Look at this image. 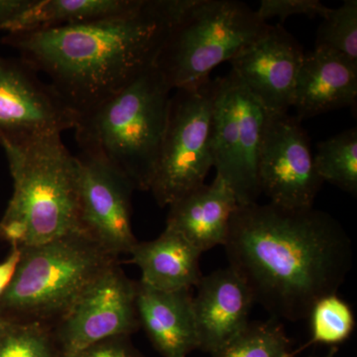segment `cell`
I'll return each mask as SVG.
<instances>
[{"label":"cell","mask_w":357,"mask_h":357,"mask_svg":"<svg viewBox=\"0 0 357 357\" xmlns=\"http://www.w3.org/2000/svg\"><path fill=\"white\" fill-rule=\"evenodd\" d=\"M222 246L255 304L280 321L309 318L318 301L337 294L354 266L347 230L314 206H238Z\"/></svg>","instance_id":"6da1fadb"},{"label":"cell","mask_w":357,"mask_h":357,"mask_svg":"<svg viewBox=\"0 0 357 357\" xmlns=\"http://www.w3.org/2000/svg\"><path fill=\"white\" fill-rule=\"evenodd\" d=\"M191 0H141L121 15L42 31L8 34L2 43L50 77L77 115L121 91L156 65L171 28Z\"/></svg>","instance_id":"7a4b0ae2"},{"label":"cell","mask_w":357,"mask_h":357,"mask_svg":"<svg viewBox=\"0 0 357 357\" xmlns=\"http://www.w3.org/2000/svg\"><path fill=\"white\" fill-rule=\"evenodd\" d=\"M62 134L48 133L2 145L14 192L0 220V238L31 248L82 232L77 156Z\"/></svg>","instance_id":"3957f363"},{"label":"cell","mask_w":357,"mask_h":357,"mask_svg":"<svg viewBox=\"0 0 357 357\" xmlns=\"http://www.w3.org/2000/svg\"><path fill=\"white\" fill-rule=\"evenodd\" d=\"M172 89L156 66L77 115L82 155L107 164L138 191H149L168 121Z\"/></svg>","instance_id":"277c9868"},{"label":"cell","mask_w":357,"mask_h":357,"mask_svg":"<svg viewBox=\"0 0 357 357\" xmlns=\"http://www.w3.org/2000/svg\"><path fill=\"white\" fill-rule=\"evenodd\" d=\"M10 285L0 297V314L9 321L53 328L117 257L83 232L20 248Z\"/></svg>","instance_id":"5b68a950"},{"label":"cell","mask_w":357,"mask_h":357,"mask_svg":"<svg viewBox=\"0 0 357 357\" xmlns=\"http://www.w3.org/2000/svg\"><path fill=\"white\" fill-rule=\"evenodd\" d=\"M244 2L191 0L167 37L156 67L172 91L198 88L269 30Z\"/></svg>","instance_id":"8992f818"},{"label":"cell","mask_w":357,"mask_h":357,"mask_svg":"<svg viewBox=\"0 0 357 357\" xmlns=\"http://www.w3.org/2000/svg\"><path fill=\"white\" fill-rule=\"evenodd\" d=\"M215 79L175 89L149 191L161 208L204 184L213 167L211 151Z\"/></svg>","instance_id":"52a82bcc"},{"label":"cell","mask_w":357,"mask_h":357,"mask_svg":"<svg viewBox=\"0 0 357 357\" xmlns=\"http://www.w3.org/2000/svg\"><path fill=\"white\" fill-rule=\"evenodd\" d=\"M211 151L217 175L229 185L239 206L261 196L258 164L268 114L230 70L215 79Z\"/></svg>","instance_id":"ba28073f"},{"label":"cell","mask_w":357,"mask_h":357,"mask_svg":"<svg viewBox=\"0 0 357 357\" xmlns=\"http://www.w3.org/2000/svg\"><path fill=\"white\" fill-rule=\"evenodd\" d=\"M138 282L130 280L119 263L109 268L52 328L59 357L140 328L136 297Z\"/></svg>","instance_id":"9c48e42d"},{"label":"cell","mask_w":357,"mask_h":357,"mask_svg":"<svg viewBox=\"0 0 357 357\" xmlns=\"http://www.w3.org/2000/svg\"><path fill=\"white\" fill-rule=\"evenodd\" d=\"M258 178L269 203L285 208L314 206L324 181L314 167L309 135L295 116L268 114Z\"/></svg>","instance_id":"30bf717a"},{"label":"cell","mask_w":357,"mask_h":357,"mask_svg":"<svg viewBox=\"0 0 357 357\" xmlns=\"http://www.w3.org/2000/svg\"><path fill=\"white\" fill-rule=\"evenodd\" d=\"M22 59L0 56V146L74 129L77 114Z\"/></svg>","instance_id":"8fae6325"},{"label":"cell","mask_w":357,"mask_h":357,"mask_svg":"<svg viewBox=\"0 0 357 357\" xmlns=\"http://www.w3.org/2000/svg\"><path fill=\"white\" fill-rule=\"evenodd\" d=\"M82 232L119 258L138 243L131 225L132 184L112 167L77 156Z\"/></svg>","instance_id":"7c38bea8"},{"label":"cell","mask_w":357,"mask_h":357,"mask_svg":"<svg viewBox=\"0 0 357 357\" xmlns=\"http://www.w3.org/2000/svg\"><path fill=\"white\" fill-rule=\"evenodd\" d=\"M305 51L281 24L230 61L231 70L268 114H288Z\"/></svg>","instance_id":"4fadbf2b"},{"label":"cell","mask_w":357,"mask_h":357,"mask_svg":"<svg viewBox=\"0 0 357 357\" xmlns=\"http://www.w3.org/2000/svg\"><path fill=\"white\" fill-rule=\"evenodd\" d=\"M192 296V310L199 351L213 354L230 342L249 324L255 300L232 268L202 277Z\"/></svg>","instance_id":"5bb4252c"},{"label":"cell","mask_w":357,"mask_h":357,"mask_svg":"<svg viewBox=\"0 0 357 357\" xmlns=\"http://www.w3.org/2000/svg\"><path fill=\"white\" fill-rule=\"evenodd\" d=\"M356 100L357 64L325 49L305 52L294 93L298 121L354 107Z\"/></svg>","instance_id":"9a60e30c"},{"label":"cell","mask_w":357,"mask_h":357,"mask_svg":"<svg viewBox=\"0 0 357 357\" xmlns=\"http://www.w3.org/2000/svg\"><path fill=\"white\" fill-rule=\"evenodd\" d=\"M138 319L160 356L187 357L199 349L192 290L159 291L137 284Z\"/></svg>","instance_id":"2e32d148"},{"label":"cell","mask_w":357,"mask_h":357,"mask_svg":"<svg viewBox=\"0 0 357 357\" xmlns=\"http://www.w3.org/2000/svg\"><path fill=\"white\" fill-rule=\"evenodd\" d=\"M236 195L220 176L169 206L166 227L185 237L203 255L223 245L232 215L238 206Z\"/></svg>","instance_id":"e0dca14e"},{"label":"cell","mask_w":357,"mask_h":357,"mask_svg":"<svg viewBox=\"0 0 357 357\" xmlns=\"http://www.w3.org/2000/svg\"><path fill=\"white\" fill-rule=\"evenodd\" d=\"M129 255L131 258L126 263L139 268L140 283L156 290H192L203 277L202 253L168 227L154 241H138Z\"/></svg>","instance_id":"ac0fdd59"},{"label":"cell","mask_w":357,"mask_h":357,"mask_svg":"<svg viewBox=\"0 0 357 357\" xmlns=\"http://www.w3.org/2000/svg\"><path fill=\"white\" fill-rule=\"evenodd\" d=\"M141 0H34L7 27L8 34L54 29L121 15L139 6Z\"/></svg>","instance_id":"d6986e66"},{"label":"cell","mask_w":357,"mask_h":357,"mask_svg":"<svg viewBox=\"0 0 357 357\" xmlns=\"http://www.w3.org/2000/svg\"><path fill=\"white\" fill-rule=\"evenodd\" d=\"M314 162L317 173L324 182L356 196L357 128L345 129L319 142Z\"/></svg>","instance_id":"ffe728a7"},{"label":"cell","mask_w":357,"mask_h":357,"mask_svg":"<svg viewBox=\"0 0 357 357\" xmlns=\"http://www.w3.org/2000/svg\"><path fill=\"white\" fill-rule=\"evenodd\" d=\"M290 338L283 324L270 318L249 321L248 326L227 344L211 354V357H294Z\"/></svg>","instance_id":"44dd1931"},{"label":"cell","mask_w":357,"mask_h":357,"mask_svg":"<svg viewBox=\"0 0 357 357\" xmlns=\"http://www.w3.org/2000/svg\"><path fill=\"white\" fill-rule=\"evenodd\" d=\"M0 357H59L52 326L6 319L0 326Z\"/></svg>","instance_id":"7402d4cb"},{"label":"cell","mask_w":357,"mask_h":357,"mask_svg":"<svg viewBox=\"0 0 357 357\" xmlns=\"http://www.w3.org/2000/svg\"><path fill=\"white\" fill-rule=\"evenodd\" d=\"M307 319L311 323L312 337L304 347L314 344L337 347L351 337L356 328L354 311L337 294L318 301Z\"/></svg>","instance_id":"603a6c76"},{"label":"cell","mask_w":357,"mask_h":357,"mask_svg":"<svg viewBox=\"0 0 357 357\" xmlns=\"http://www.w3.org/2000/svg\"><path fill=\"white\" fill-rule=\"evenodd\" d=\"M314 48L337 54L357 64V1L345 0L330 8L317 32Z\"/></svg>","instance_id":"cb8c5ba5"},{"label":"cell","mask_w":357,"mask_h":357,"mask_svg":"<svg viewBox=\"0 0 357 357\" xmlns=\"http://www.w3.org/2000/svg\"><path fill=\"white\" fill-rule=\"evenodd\" d=\"M330 7L319 0H262L256 13L265 22L272 17H278L284 22L289 16L305 15L310 18L326 17Z\"/></svg>","instance_id":"d4e9b609"},{"label":"cell","mask_w":357,"mask_h":357,"mask_svg":"<svg viewBox=\"0 0 357 357\" xmlns=\"http://www.w3.org/2000/svg\"><path fill=\"white\" fill-rule=\"evenodd\" d=\"M70 357H144L134 347L129 337L107 338Z\"/></svg>","instance_id":"484cf974"},{"label":"cell","mask_w":357,"mask_h":357,"mask_svg":"<svg viewBox=\"0 0 357 357\" xmlns=\"http://www.w3.org/2000/svg\"><path fill=\"white\" fill-rule=\"evenodd\" d=\"M34 0H0V30L7 27L17 16L32 6Z\"/></svg>","instance_id":"4316f807"},{"label":"cell","mask_w":357,"mask_h":357,"mask_svg":"<svg viewBox=\"0 0 357 357\" xmlns=\"http://www.w3.org/2000/svg\"><path fill=\"white\" fill-rule=\"evenodd\" d=\"M20 248L13 246L10 255L3 262L0 263V297L3 295L6 289L10 285L18 264H20Z\"/></svg>","instance_id":"83f0119b"},{"label":"cell","mask_w":357,"mask_h":357,"mask_svg":"<svg viewBox=\"0 0 357 357\" xmlns=\"http://www.w3.org/2000/svg\"><path fill=\"white\" fill-rule=\"evenodd\" d=\"M338 351V349L337 347H331L330 351H328V354H326L324 357H335V354H337V352Z\"/></svg>","instance_id":"f1b7e54d"},{"label":"cell","mask_w":357,"mask_h":357,"mask_svg":"<svg viewBox=\"0 0 357 357\" xmlns=\"http://www.w3.org/2000/svg\"><path fill=\"white\" fill-rule=\"evenodd\" d=\"M6 321V319L4 318L3 316H2L1 314H0V326H1L2 325H3V323L4 321Z\"/></svg>","instance_id":"f546056e"}]
</instances>
